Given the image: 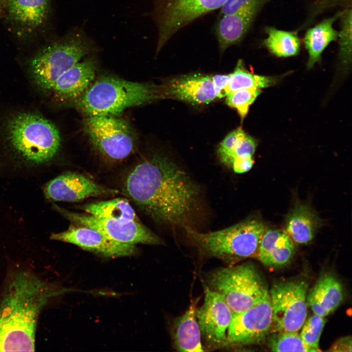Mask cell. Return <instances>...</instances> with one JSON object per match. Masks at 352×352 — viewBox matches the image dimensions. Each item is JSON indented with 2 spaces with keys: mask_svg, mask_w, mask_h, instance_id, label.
I'll list each match as a JSON object with an SVG mask.
<instances>
[{
  "mask_svg": "<svg viewBox=\"0 0 352 352\" xmlns=\"http://www.w3.org/2000/svg\"><path fill=\"white\" fill-rule=\"evenodd\" d=\"M209 282L210 288L223 297L233 315L254 306L267 291L257 271L248 264L220 269Z\"/></svg>",
  "mask_w": 352,
  "mask_h": 352,
  "instance_id": "cell-7",
  "label": "cell"
},
{
  "mask_svg": "<svg viewBox=\"0 0 352 352\" xmlns=\"http://www.w3.org/2000/svg\"><path fill=\"white\" fill-rule=\"evenodd\" d=\"M343 12L339 11L333 16L325 19L306 32L303 41L308 54V68L312 67L320 60L322 52L330 43L337 40L338 32L333 25Z\"/></svg>",
  "mask_w": 352,
  "mask_h": 352,
  "instance_id": "cell-23",
  "label": "cell"
},
{
  "mask_svg": "<svg viewBox=\"0 0 352 352\" xmlns=\"http://www.w3.org/2000/svg\"><path fill=\"white\" fill-rule=\"evenodd\" d=\"M321 220L308 205L296 202L286 219V232L299 244L310 242L320 226Z\"/></svg>",
  "mask_w": 352,
  "mask_h": 352,
  "instance_id": "cell-21",
  "label": "cell"
},
{
  "mask_svg": "<svg viewBox=\"0 0 352 352\" xmlns=\"http://www.w3.org/2000/svg\"><path fill=\"white\" fill-rule=\"evenodd\" d=\"M277 79L273 77L254 74L246 69L243 61L238 60L231 79L225 89L226 96L229 93L243 89H262L275 85Z\"/></svg>",
  "mask_w": 352,
  "mask_h": 352,
  "instance_id": "cell-28",
  "label": "cell"
},
{
  "mask_svg": "<svg viewBox=\"0 0 352 352\" xmlns=\"http://www.w3.org/2000/svg\"><path fill=\"white\" fill-rule=\"evenodd\" d=\"M49 5L50 0H5V8L13 21L33 29L45 22Z\"/></svg>",
  "mask_w": 352,
  "mask_h": 352,
  "instance_id": "cell-25",
  "label": "cell"
},
{
  "mask_svg": "<svg viewBox=\"0 0 352 352\" xmlns=\"http://www.w3.org/2000/svg\"><path fill=\"white\" fill-rule=\"evenodd\" d=\"M352 8H345L339 17L341 19V29L338 32V39L339 56L343 64L349 65L352 58Z\"/></svg>",
  "mask_w": 352,
  "mask_h": 352,
  "instance_id": "cell-30",
  "label": "cell"
},
{
  "mask_svg": "<svg viewBox=\"0 0 352 352\" xmlns=\"http://www.w3.org/2000/svg\"><path fill=\"white\" fill-rule=\"evenodd\" d=\"M325 322L324 317L314 314L305 322L300 334L307 346L318 352L320 351L319 342Z\"/></svg>",
  "mask_w": 352,
  "mask_h": 352,
  "instance_id": "cell-32",
  "label": "cell"
},
{
  "mask_svg": "<svg viewBox=\"0 0 352 352\" xmlns=\"http://www.w3.org/2000/svg\"><path fill=\"white\" fill-rule=\"evenodd\" d=\"M5 7V0H0V16Z\"/></svg>",
  "mask_w": 352,
  "mask_h": 352,
  "instance_id": "cell-36",
  "label": "cell"
},
{
  "mask_svg": "<svg viewBox=\"0 0 352 352\" xmlns=\"http://www.w3.org/2000/svg\"><path fill=\"white\" fill-rule=\"evenodd\" d=\"M272 324L271 301L267 291L254 306L233 315L227 330L226 346L259 343L269 333Z\"/></svg>",
  "mask_w": 352,
  "mask_h": 352,
  "instance_id": "cell-12",
  "label": "cell"
},
{
  "mask_svg": "<svg viewBox=\"0 0 352 352\" xmlns=\"http://www.w3.org/2000/svg\"><path fill=\"white\" fill-rule=\"evenodd\" d=\"M231 76L228 74H217L212 77V80L217 98H221L226 96L225 89L227 87Z\"/></svg>",
  "mask_w": 352,
  "mask_h": 352,
  "instance_id": "cell-34",
  "label": "cell"
},
{
  "mask_svg": "<svg viewBox=\"0 0 352 352\" xmlns=\"http://www.w3.org/2000/svg\"><path fill=\"white\" fill-rule=\"evenodd\" d=\"M257 143L241 128L233 130L223 139L217 149L220 161L232 169L240 160L253 157Z\"/></svg>",
  "mask_w": 352,
  "mask_h": 352,
  "instance_id": "cell-24",
  "label": "cell"
},
{
  "mask_svg": "<svg viewBox=\"0 0 352 352\" xmlns=\"http://www.w3.org/2000/svg\"><path fill=\"white\" fill-rule=\"evenodd\" d=\"M196 303L175 321L173 329L175 348L179 352H203L201 334L196 316Z\"/></svg>",
  "mask_w": 352,
  "mask_h": 352,
  "instance_id": "cell-22",
  "label": "cell"
},
{
  "mask_svg": "<svg viewBox=\"0 0 352 352\" xmlns=\"http://www.w3.org/2000/svg\"><path fill=\"white\" fill-rule=\"evenodd\" d=\"M330 352H352V339L346 336L337 340L330 347Z\"/></svg>",
  "mask_w": 352,
  "mask_h": 352,
  "instance_id": "cell-35",
  "label": "cell"
},
{
  "mask_svg": "<svg viewBox=\"0 0 352 352\" xmlns=\"http://www.w3.org/2000/svg\"><path fill=\"white\" fill-rule=\"evenodd\" d=\"M343 298L341 283L334 276L326 274L321 276L310 289L307 303L314 314L324 317L338 308Z\"/></svg>",
  "mask_w": 352,
  "mask_h": 352,
  "instance_id": "cell-20",
  "label": "cell"
},
{
  "mask_svg": "<svg viewBox=\"0 0 352 352\" xmlns=\"http://www.w3.org/2000/svg\"><path fill=\"white\" fill-rule=\"evenodd\" d=\"M94 49L93 43L82 31H73L43 49L31 59L30 74L39 87L51 90L64 72Z\"/></svg>",
  "mask_w": 352,
  "mask_h": 352,
  "instance_id": "cell-6",
  "label": "cell"
},
{
  "mask_svg": "<svg viewBox=\"0 0 352 352\" xmlns=\"http://www.w3.org/2000/svg\"><path fill=\"white\" fill-rule=\"evenodd\" d=\"M6 135L16 155L31 165L49 162L61 145L56 127L47 119L32 113H20L12 116L7 123Z\"/></svg>",
  "mask_w": 352,
  "mask_h": 352,
  "instance_id": "cell-4",
  "label": "cell"
},
{
  "mask_svg": "<svg viewBox=\"0 0 352 352\" xmlns=\"http://www.w3.org/2000/svg\"><path fill=\"white\" fill-rule=\"evenodd\" d=\"M53 207L72 224L94 229L119 242L160 244V239L140 221H120L93 216L87 213L72 212L53 204Z\"/></svg>",
  "mask_w": 352,
  "mask_h": 352,
  "instance_id": "cell-11",
  "label": "cell"
},
{
  "mask_svg": "<svg viewBox=\"0 0 352 352\" xmlns=\"http://www.w3.org/2000/svg\"><path fill=\"white\" fill-rule=\"evenodd\" d=\"M44 192L53 201L77 202L90 197L113 195L118 191L97 183L79 173L66 172L48 182Z\"/></svg>",
  "mask_w": 352,
  "mask_h": 352,
  "instance_id": "cell-15",
  "label": "cell"
},
{
  "mask_svg": "<svg viewBox=\"0 0 352 352\" xmlns=\"http://www.w3.org/2000/svg\"><path fill=\"white\" fill-rule=\"evenodd\" d=\"M267 229L261 220L254 218L208 233L198 232L191 227L185 228L189 238L204 254L230 263L257 257Z\"/></svg>",
  "mask_w": 352,
  "mask_h": 352,
  "instance_id": "cell-5",
  "label": "cell"
},
{
  "mask_svg": "<svg viewBox=\"0 0 352 352\" xmlns=\"http://www.w3.org/2000/svg\"><path fill=\"white\" fill-rule=\"evenodd\" d=\"M162 86L163 98H171L200 105L211 103L217 98L212 77L208 75H183L170 80Z\"/></svg>",
  "mask_w": 352,
  "mask_h": 352,
  "instance_id": "cell-16",
  "label": "cell"
},
{
  "mask_svg": "<svg viewBox=\"0 0 352 352\" xmlns=\"http://www.w3.org/2000/svg\"><path fill=\"white\" fill-rule=\"evenodd\" d=\"M70 291L28 272L13 274L0 303V352H34L41 311L52 298Z\"/></svg>",
  "mask_w": 352,
  "mask_h": 352,
  "instance_id": "cell-2",
  "label": "cell"
},
{
  "mask_svg": "<svg viewBox=\"0 0 352 352\" xmlns=\"http://www.w3.org/2000/svg\"><path fill=\"white\" fill-rule=\"evenodd\" d=\"M163 98L162 86L102 76L75 100V107L86 116L116 115L128 108Z\"/></svg>",
  "mask_w": 352,
  "mask_h": 352,
  "instance_id": "cell-3",
  "label": "cell"
},
{
  "mask_svg": "<svg viewBox=\"0 0 352 352\" xmlns=\"http://www.w3.org/2000/svg\"><path fill=\"white\" fill-rule=\"evenodd\" d=\"M308 284L305 280L280 282L272 286L269 296L272 328L276 332H298L307 316Z\"/></svg>",
  "mask_w": 352,
  "mask_h": 352,
  "instance_id": "cell-10",
  "label": "cell"
},
{
  "mask_svg": "<svg viewBox=\"0 0 352 352\" xmlns=\"http://www.w3.org/2000/svg\"><path fill=\"white\" fill-rule=\"evenodd\" d=\"M84 130L93 147L109 159L123 160L134 150L136 137L125 120L111 115L87 116Z\"/></svg>",
  "mask_w": 352,
  "mask_h": 352,
  "instance_id": "cell-9",
  "label": "cell"
},
{
  "mask_svg": "<svg viewBox=\"0 0 352 352\" xmlns=\"http://www.w3.org/2000/svg\"><path fill=\"white\" fill-rule=\"evenodd\" d=\"M268 344L274 352H318L307 346L297 332H277L269 337Z\"/></svg>",
  "mask_w": 352,
  "mask_h": 352,
  "instance_id": "cell-29",
  "label": "cell"
},
{
  "mask_svg": "<svg viewBox=\"0 0 352 352\" xmlns=\"http://www.w3.org/2000/svg\"><path fill=\"white\" fill-rule=\"evenodd\" d=\"M272 0H226L220 8L219 16L245 10L260 11L266 3Z\"/></svg>",
  "mask_w": 352,
  "mask_h": 352,
  "instance_id": "cell-33",
  "label": "cell"
},
{
  "mask_svg": "<svg viewBox=\"0 0 352 352\" xmlns=\"http://www.w3.org/2000/svg\"><path fill=\"white\" fill-rule=\"evenodd\" d=\"M294 250L293 241L286 231L267 229L261 239L257 257L266 266H281L289 262Z\"/></svg>",
  "mask_w": 352,
  "mask_h": 352,
  "instance_id": "cell-19",
  "label": "cell"
},
{
  "mask_svg": "<svg viewBox=\"0 0 352 352\" xmlns=\"http://www.w3.org/2000/svg\"><path fill=\"white\" fill-rule=\"evenodd\" d=\"M226 0H154L153 17L157 29L156 54L178 31L220 9Z\"/></svg>",
  "mask_w": 352,
  "mask_h": 352,
  "instance_id": "cell-8",
  "label": "cell"
},
{
  "mask_svg": "<svg viewBox=\"0 0 352 352\" xmlns=\"http://www.w3.org/2000/svg\"><path fill=\"white\" fill-rule=\"evenodd\" d=\"M50 238L74 244L106 258L132 256L137 252L135 245L115 241L94 229L74 224L65 231L52 234Z\"/></svg>",
  "mask_w": 352,
  "mask_h": 352,
  "instance_id": "cell-14",
  "label": "cell"
},
{
  "mask_svg": "<svg viewBox=\"0 0 352 352\" xmlns=\"http://www.w3.org/2000/svg\"><path fill=\"white\" fill-rule=\"evenodd\" d=\"M259 12L245 10L219 16L215 32L220 52L223 53L229 47L242 41Z\"/></svg>",
  "mask_w": 352,
  "mask_h": 352,
  "instance_id": "cell-18",
  "label": "cell"
},
{
  "mask_svg": "<svg viewBox=\"0 0 352 352\" xmlns=\"http://www.w3.org/2000/svg\"><path fill=\"white\" fill-rule=\"evenodd\" d=\"M261 92V89L258 88L236 90L226 95L225 103L228 106L236 109L243 119L246 116L250 106Z\"/></svg>",
  "mask_w": 352,
  "mask_h": 352,
  "instance_id": "cell-31",
  "label": "cell"
},
{
  "mask_svg": "<svg viewBox=\"0 0 352 352\" xmlns=\"http://www.w3.org/2000/svg\"><path fill=\"white\" fill-rule=\"evenodd\" d=\"M201 336L211 347L226 346L227 332L233 314L218 293L207 287L203 305L196 310Z\"/></svg>",
  "mask_w": 352,
  "mask_h": 352,
  "instance_id": "cell-13",
  "label": "cell"
},
{
  "mask_svg": "<svg viewBox=\"0 0 352 352\" xmlns=\"http://www.w3.org/2000/svg\"><path fill=\"white\" fill-rule=\"evenodd\" d=\"M267 35L262 44L271 53L279 57H287L298 54L301 42L297 31L280 30L273 26H266Z\"/></svg>",
  "mask_w": 352,
  "mask_h": 352,
  "instance_id": "cell-27",
  "label": "cell"
},
{
  "mask_svg": "<svg viewBox=\"0 0 352 352\" xmlns=\"http://www.w3.org/2000/svg\"><path fill=\"white\" fill-rule=\"evenodd\" d=\"M96 69L97 63L93 58L79 62L57 79L51 90L62 100H76L93 81Z\"/></svg>",
  "mask_w": 352,
  "mask_h": 352,
  "instance_id": "cell-17",
  "label": "cell"
},
{
  "mask_svg": "<svg viewBox=\"0 0 352 352\" xmlns=\"http://www.w3.org/2000/svg\"><path fill=\"white\" fill-rule=\"evenodd\" d=\"M82 210L93 216L120 221H140L128 200L116 198L82 205Z\"/></svg>",
  "mask_w": 352,
  "mask_h": 352,
  "instance_id": "cell-26",
  "label": "cell"
},
{
  "mask_svg": "<svg viewBox=\"0 0 352 352\" xmlns=\"http://www.w3.org/2000/svg\"><path fill=\"white\" fill-rule=\"evenodd\" d=\"M123 191L156 221L184 228L199 204L200 189L188 174L167 156L145 157L127 174Z\"/></svg>",
  "mask_w": 352,
  "mask_h": 352,
  "instance_id": "cell-1",
  "label": "cell"
}]
</instances>
